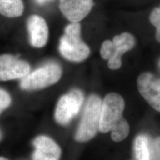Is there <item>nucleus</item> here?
Listing matches in <instances>:
<instances>
[{
    "label": "nucleus",
    "mask_w": 160,
    "mask_h": 160,
    "mask_svg": "<svg viewBox=\"0 0 160 160\" xmlns=\"http://www.w3.org/2000/svg\"><path fill=\"white\" fill-rule=\"evenodd\" d=\"M159 66L160 67V62H159Z\"/></svg>",
    "instance_id": "aec40b11"
},
{
    "label": "nucleus",
    "mask_w": 160,
    "mask_h": 160,
    "mask_svg": "<svg viewBox=\"0 0 160 160\" xmlns=\"http://www.w3.org/2000/svg\"><path fill=\"white\" fill-rule=\"evenodd\" d=\"M35 148L33 160H59L61 150L57 143L46 136L36 138L33 142Z\"/></svg>",
    "instance_id": "9d476101"
},
{
    "label": "nucleus",
    "mask_w": 160,
    "mask_h": 160,
    "mask_svg": "<svg viewBox=\"0 0 160 160\" xmlns=\"http://www.w3.org/2000/svg\"><path fill=\"white\" fill-rule=\"evenodd\" d=\"M62 69L56 63H46L22 78L20 87L26 90H36L52 86L60 80Z\"/></svg>",
    "instance_id": "20e7f679"
},
{
    "label": "nucleus",
    "mask_w": 160,
    "mask_h": 160,
    "mask_svg": "<svg viewBox=\"0 0 160 160\" xmlns=\"http://www.w3.org/2000/svg\"><path fill=\"white\" fill-rule=\"evenodd\" d=\"M23 11L22 0H0V12L5 17H19L23 14Z\"/></svg>",
    "instance_id": "ddd939ff"
},
{
    "label": "nucleus",
    "mask_w": 160,
    "mask_h": 160,
    "mask_svg": "<svg viewBox=\"0 0 160 160\" xmlns=\"http://www.w3.org/2000/svg\"><path fill=\"white\" fill-rule=\"evenodd\" d=\"M125 103L123 97L116 92L108 94L103 100L100 131L107 133L123 118Z\"/></svg>",
    "instance_id": "39448f33"
},
{
    "label": "nucleus",
    "mask_w": 160,
    "mask_h": 160,
    "mask_svg": "<svg viewBox=\"0 0 160 160\" xmlns=\"http://www.w3.org/2000/svg\"><path fill=\"white\" fill-rule=\"evenodd\" d=\"M138 91L147 102L160 113V78L149 71L139 75L137 79Z\"/></svg>",
    "instance_id": "0eeeda50"
},
{
    "label": "nucleus",
    "mask_w": 160,
    "mask_h": 160,
    "mask_svg": "<svg viewBox=\"0 0 160 160\" xmlns=\"http://www.w3.org/2000/svg\"><path fill=\"white\" fill-rule=\"evenodd\" d=\"M84 101V95L80 90L74 89L60 98L55 112V119L62 125L68 124L79 112Z\"/></svg>",
    "instance_id": "423d86ee"
},
{
    "label": "nucleus",
    "mask_w": 160,
    "mask_h": 160,
    "mask_svg": "<svg viewBox=\"0 0 160 160\" xmlns=\"http://www.w3.org/2000/svg\"><path fill=\"white\" fill-rule=\"evenodd\" d=\"M30 67L27 62L16 57L4 54L0 57V79L9 81L23 78L29 74Z\"/></svg>",
    "instance_id": "6e6552de"
},
{
    "label": "nucleus",
    "mask_w": 160,
    "mask_h": 160,
    "mask_svg": "<svg viewBox=\"0 0 160 160\" xmlns=\"http://www.w3.org/2000/svg\"><path fill=\"white\" fill-rule=\"evenodd\" d=\"M0 160H8V159H7L6 158H4V157H1V158H0Z\"/></svg>",
    "instance_id": "6ab92c4d"
},
{
    "label": "nucleus",
    "mask_w": 160,
    "mask_h": 160,
    "mask_svg": "<svg viewBox=\"0 0 160 160\" xmlns=\"http://www.w3.org/2000/svg\"><path fill=\"white\" fill-rule=\"evenodd\" d=\"M49 0H36V2L39 4H45L46 2L48 1Z\"/></svg>",
    "instance_id": "a211bd4d"
},
{
    "label": "nucleus",
    "mask_w": 160,
    "mask_h": 160,
    "mask_svg": "<svg viewBox=\"0 0 160 160\" xmlns=\"http://www.w3.org/2000/svg\"><path fill=\"white\" fill-rule=\"evenodd\" d=\"M134 152L137 160H152V142L146 135H140L134 142Z\"/></svg>",
    "instance_id": "f8f14e48"
},
{
    "label": "nucleus",
    "mask_w": 160,
    "mask_h": 160,
    "mask_svg": "<svg viewBox=\"0 0 160 160\" xmlns=\"http://www.w3.org/2000/svg\"><path fill=\"white\" fill-rule=\"evenodd\" d=\"M152 159L160 160V137L157 138L152 142Z\"/></svg>",
    "instance_id": "f3484780"
},
{
    "label": "nucleus",
    "mask_w": 160,
    "mask_h": 160,
    "mask_svg": "<svg viewBox=\"0 0 160 160\" xmlns=\"http://www.w3.org/2000/svg\"><path fill=\"white\" fill-rule=\"evenodd\" d=\"M80 36V23H71L66 27L65 33L60 39L59 52L69 61L81 62L90 55V48L81 40Z\"/></svg>",
    "instance_id": "f257e3e1"
},
{
    "label": "nucleus",
    "mask_w": 160,
    "mask_h": 160,
    "mask_svg": "<svg viewBox=\"0 0 160 160\" xmlns=\"http://www.w3.org/2000/svg\"><path fill=\"white\" fill-rule=\"evenodd\" d=\"M149 20L156 29L155 39L160 43V6L152 10L149 16Z\"/></svg>",
    "instance_id": "2eb2a0df"
},
{
    "label": "nucleus",
    "mask_w": 160,
    "mask_h": 160,
    "mask_svg": "<svg viewBox=\"0 0 160 160\" xmlns=\"http://www.w3.org/2000/svg\"><path fill=\"white\" fill-rule=\"evenodd\" d=\"M112 139L115 142H120L125 139L129 135L130 127L123 118L116 124L112 129Z\"/></svg>",
    "instance_id": "4468645a"
},
{
    "label": "nucleus",
    "mask_w": 160,
    "mask_h": 160,
    "mask_svg": "<svg viewBox=\"0 0 160 160\" xmlns=\"http://www.w3.org/2000/svg\"><path fill=\"white\" fill-rule=\"evenodd\" d=\"M27 26L32 46L39 48L45 46L49 34L48 27L45 19L38 15H32L28 20Z\"/></svg>",
    "instance_id": "9b49d317"
},
{
    "label": "nucleus",
    "mask_w": 160,
    "mask_h": 160,
    "mask_svg": "<svg viewBox=\"0 0 160 160\" xmlns=\"http://www.w3.org/2000/svg\"><path fill=\"white\" fill-rule=\"evenodd\" d=\"M93 6V0H59V7L69 21L79 23L90 13Z\"/></svg>",
    "instance_id": "1a4fd4ad"
},
{
    "label": "nucleus",
    "mask_w": 160,
    "mask_h": 160,
    "mask_svg": "<svg viewBox=\"0 0 160 160\" xmlns=\"http://www.w3.org/2000/svg\"><path fill=\"white\" fill-rule=\"evenodd\" d=\"M103 102L97 95L90 96L86 103L75 139L79 142H85L92 139L100 131Z\"/></svg>",
    "instance_id": "f03ea898"
},
{
    "label": "nucleus",
    "mask_w": 160,
    "mask_h": 160,
    "mask_svg": "<svg viewBox=\"0 0 160 160\" xmlns=\"http://www.w3.org/2000/svg\"><path fill=\"white\" fill-rule=\"evenodd\" d=\"M137 43L135 36L130 33L123 32L116 35L113 40L103 42L101 49L102 58L108 60V67L112 70L120 68L122 66V57L127 52L132 49Z\"/></svg>",
    "instance_id": "7ed1b4c3"
},
{
    "label": "nucleus",
    "mask_w": 160,
    "mask_h": 160,
    "mask_svg": "<svg viewBox=\"0 0 160 160\" xmlns=\"http://www.w3.org/2000/svg\"><path fill=\"white\" fill-rule=\"evenodd\" d=\"M12 102L11 97L8 93L4 90L1 89L0 90V110L2 112L4 109L8 107Z\"/></svg>",
    "instance_id": "dca6fc26"
}]
</instances>
